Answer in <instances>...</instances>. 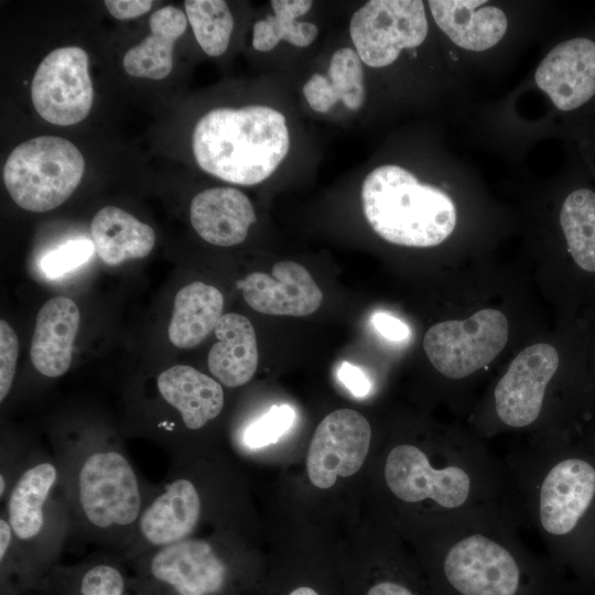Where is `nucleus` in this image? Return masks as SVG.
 I'll list each match as a JSON object with an SVG mask.
<instances>
[{"instance_id": "28", "label": "nucleus", "mask_w": 595, "mask_h": 595, "mask_svg": "<svg viewBox=\"0 0 595 595\" xmlns=\"http://www.w3.org/2000/svg\"><path fill=\"white\" fill-rule=\"evenodd\" d=\"M186 17L201 48L209 56L221 55L228 47L234 19L225 1L186 0Z\"/></svg>"}, {"instance_id": "7", "label": "nucleus", "mask_w": 595, "mask_h": 595, "mask_svg": "<svg viewBox=\"0 0 595 595\" xmlns=\"http://www.w3.org/2000/svg\"><path fill=\"white\" fill-rule=\"evenodd\" d=\"M365 217L382 239L426 248L443 242L456 225L455 205L437 187L398 165L372 170L361 187Z\"/></svg>"}, {"instance_id": "22", "label": "nucleus", "mask_w": 595, "mask_h": 595, "mask_svg": "<svg viewBox=\"0 0 595 595\" xmlns=\"http://www.w3.org/2000/svg\"><path fill=\"white\" fill-rule=\"evenodd\" d=\"M218 342L207 358L210 374L227 388L246 385L258 367V346L251 322L237 313L224 314L215 327Z\"/></svg>"}, {"instance_id": "20", "label": "nucleus", "mask_w": 595, "mask_h": 595, "mask_svg": "<svg viewBox=\"0 0 595 595\" xmlns=\"http://www.w3.org/2000/svg\"><path fill=\"white\" fill-rule=\"evenodd\" d=\"M190 219L205 241L223 247L242 242L256 214L249 198L232 187L199 192L191 202Z\"/></svg>"}, {"instance_id": "29", "label": "nucleus", "mask_w": 595, "mask_h": 595, "mask_svg": "<svg viewBox=\"0 0 595 595\" xmlns=\"http://www.w3.org/2000/svg\"><path fill=\"white\" fill-rule=\"evenodd\" d=\"M327 75L344 105L353 110L359 109L365 100V87L361 60L356 50L343 47L335 51Z\"/></svg>"}, {"instance_id": "8", "label": "nucleus", "mask_w": 595, "mask_h": 595, "mask_svg": "<svg viewBox=\"0 0 595 595\" xmlns=\"http://www.w3.org/2000/svg\"><path fill=\"white\" fill-rule=\"evenodd\" d=\"M224 545L192 537L125 561L138 595H241L249 574Z\"/></svg>"}, {"instance_id": "25", "label": "nucleus", "mask_w": 595, "mask_h": 595, "mask_svg": "<svg viewBox=\"0 0 595 595\" xmlns=\"http://www.w3.org/2000/svg\"><path fill=\"white\" fill-rule=\"evenodd\" d=\"M224 296L209 284L195 281L175 295L169 325L171 343L183 349L193 348L215 329L224 315Z\"/></svg>"}, {"instance_id": "11", "label": "nucleus", "mask_w": 595, "mask_h": 595, "mask_svg": "<svg viewBox=\"0 0 595 595\" xmlns=\"http://www.w3.org/2000/svg\"><path fill=\"white\" fill-rule=\"evenodd\" d=\"M349 33L361 62L370 67L388 66L403 48L425 40L424 4L419 0L368 1L353 14Z\"/></svg>"}, {"instance_id": "38", "label": "nucleus", "mask_w": 595, "mask_h": 595, "mask_svg": "<svg viewBox=\"0 0 595 595\" xmlns=\"http://www.w3.org/2000/svg\"><path fill=\"white\" fill-rule=\"evenodd\" d=\"M105 4L112 17L118 20L132 19L148 12L151 0H106Z\"/></svg>"}, {"instance_id": "34", "label": "nucleus", "mask_w": 595, "mask_h": 595, "mask_svg": "<svg viewBox=\"0 0 595 595\" xmlns=\"http://www.w3.org/2000/svg\"><path fill=\"white\" fill-rule=\"evenodd\" d=\"M303 95L310 107L317 112H327L339 99L328 79L321 74L312 75L303 86Z\"/></svg>"}, {"instance_id": "21", "label": "nucleus", "mask_w": 595, "mask_h": 595, "mask_svg": "<svg viewBox=\"0 0 595 595\" xmlns=\"http://www.w3.org/2000/svg\"><path fill=\"white\" fill-rule=\"evenodd\" d=\"M477 0H432L429 7L437 26L462 48L484 51L507 31V18L497 7Z\"/></svg>"}, {"instance_id": "6", "label": "nucleus", "mask_w": 595, "mask_h": 595, "mask_svg": "<svg viewBox=\"0 0 595 595\" xmlns=\"http://www.w3.org/2000/svg\"><path fill=\"white\" fill-rule=\"evenodd\" d=\"M1 505L21 556L18 588L23 594L36 592L47 573L61 563L72 536L71 515L52 453L35 446Z\"/></svg>"}, {"instance_id": "24", "label": "nucleus", "mask_w": 595, "mask_h": 595, "mask_svg": "<svg viewBox=\"0 0 595 595\" xmlns=\"http://www.w3.org/2000/svg\"><path fill=\"white\" fill-rule=\"evenodd\" d=\"M150 34L123 56L125 71L134 77L162 79L173 67V46L185 32L187 17L178 8L166 6L149 20Z\"/></svg>"}, {"instance_id": "39", "label": "nucleus", "mask_w": 595, "mask_h": 595, "mask_svg": "<svg viewBox=\"0 0 595 595\" xmlns=\"http://www.w3.org/2000/svg\"><path fill=\"white\" fill-rule=\"evenodd\" d=\"M0 595H25L13 583L0 580Z\"/></svg>"}, {"instance_id": "26", "label": "nucleus", "mask_w": 595, "mask_h": 595, "mask_svg": "<svg viewBox=\"0 0 595 595\" xmlns=\"http://www.w3.org/2000/svg\"><path fill=\"white\" fill-rule=\"evenodd\" d=\"M559 220L574 264L595 274V191L587 186L572 190L562 203Z\"/></svg>"}, {"instance_id": "15", "label": "nucleus", "mask_w": 595, "mask_h": 595, "mask_svg": "<svg viewBox=\"0 0 595 595\" xmlns=\"http://www.w3.org/2000/svg\"><path fill=\"white\" fill-rule=\"evenodd\" d=\"M536 82L559 110L589 104L595 98V40L581 35L559 43L538 66Z\"/></svg>"}, {"instance_id": "16", "label": "nucleus", "mask_w": 595, "mask_h": 595, "mask_svg": "<svg viewBox=\"0 0 595 595\" xmlns=\"http://www.w3.org/2000/svg\"><path fill=\"white\" fill-rule=\"evenodd\" d=\"M255 311L279 316H306L322 304L323 293L311 273L291 260L273 264L271 274L251 272L237 282Z\"/></svg>"}, {"instance_id": "32", "label": "nucleus", "mask_w": 595, "mask_h": 595, "mask_svg": "<svg viewBox=\"0 0 595 595\" xmlns=\"http://www.w3.org/2000/svg\"><path fill=\"white\" fill-rule=\"evenodd\" d=\"M19 354L18 336L3 320L0 321V401L3 403L13 386Z\"/></svg>"}, {"instance_id": "9", "label": "nucleus", "mask_w": 595, "mask_h": 595, "mask_svg": "<svg viewBox=\"0 0 595 595\" xmlns=\"http://www.w3.org/2000/svg\"><path fill=\"white\" fill-rule=\"evenodd\" d=\"M84 170V158L74 143L42 136L13 149L3 166V181L18 206L43 213L62 205L74 193Z\"/></svg>"}, {"instance_id": "3", "label": "nucleus", "mask_w": 595, "mask_h": 595, "mask_svg": "<svg viewBox=\"0 0 595 595\" xmlns=\"http://www.w3.org/2000/svg\"><path fill=\"white\" fill-rule=\"evenodd\" d=\"M507 520H475L429 530L436 595H547L543 566Z\"/></svg>"}, {"instance_id": "2", "label": "nucleus", "mask_w": 595, "mask_h": 595, "mask_svg": "<svg viewBox=\"0 0 595 595\" xmlns=\"http://www.w3.org/2000/svg\"><path fill=\"white\" fill-rule=\"evenodd\" d=\"M72 536L122 555L153 494L119 437L100 426H67L51 435Z\"/></svg>"}, {"instance_id": "5", "label": "nucleus", "mask_w": 595, "mask_h": 595, "mask_svg": "<svg viewBox=\"0 0 595 595\" xmlns=\"http://www.w3.org/2000/svg\"><path fill=\"white\" fill-rule=\"evenodd\" d=\"M192 143L202 170L229 183L255 185L283 161L290 137L280 111L252 105L210 110L197 121Z\"/></svg>"}, {"instance_id": "30", "label": "nucleus", "mask_w": 595, "mask_h": 595, "mask_svg": "<svg viewBox=\"0 0 595 595\" xmlns=\"http://www.w3.org/2000/svg\"><path fill=\"white\" fill-rule=\"evenodd\" d=\"M294 420L295 411L291 405L274 404L244 429L240 443L250 451L266 447L278 442Z\"/></svg>"}, {"instance_id": "17", "label": "nucleus", "mask_w": 595, "mask_h": 595, "mask_svg": "<svg viewBox=\"0 0 595 595\" xmlns=\"http://www.w3.org/2000/svg\"><path fill=\"white\" fill-rule=\"evenodd\" d=\"M155 390L162 407L176 414L190 455L183 433L197 432L220 415L225 405L223 386L192 366L175 365L156 377Z\"/></svg>"}, {"instance_id": "1", "label": "nucleus", "mask_w": 595, "mask_h": 595, "mask_svg": "<svg viewBox=\"0 0 595 595\" xmlns=\"http://www.w3.org/2000/svg\"><path fill=\"white\" fill-rule=\"evenodd\" d=\"M382 474L393 499L424 507L429 530L475 520L526 522L505 459L468 436H445L433 451L398 443L387 453Z\"/></svg>"}, {"instance_id": "37", "label": "nucleus", "mask_w": 595, "mask_h": 595, "mask_svg": "<svg viewBox=\"0 0 595 595\" xmlns=\"http://www.w3.org/2000/svg\"><path fill=\"white\" fill-rule=\"evenodd\" d=\"M338 379L355 397L361 398L369 393L371 387L369 379L359 367L348 361L340 364Z\"/></svg>"}, {"instance_id": "33", "label": "nucleus", "mask_w": 595, "mask_h": 595, "mask_svg": "<svg viewBox=\"0 0 595 595\" xmlns=\"http://www.w3.org/2000/svg\"><path fill=\"white\" fill-rule=\"evenodd\" d=\"M22 575L21 556L13 531L0 513V580L19 586Z\"/></svg>"}, {"instance_id": "23", "label": "nucleus", "mask_w": 595, "mask_h": 595, "mask_svg": "<svg viewBox=\"0 0 595 595\" xmlns=\"http://www.w3.org/2000/svg\"><path fill=\"white\" fill-rule=\"evenodd\" d=\"M90 235L95 252L109 266L145 258L155 244L154 230L149 225L115 206L102 207L96 213Z\"/></svg>"}, {"instance_id": "10", "label": "nucleus", "mask_w": 595, "mask_h": 595, "mask_svg": "<svg viewBox=\"0 0 595 595\" xmlns=\"http://www.w3.org/2000/svg\"><path fill=\"white\" fill-rule=\"evenodd\" d=\"M508 335L505 314L483 309L465 320L434 324L424 335L423 348L442 376L457 381L487 366L504 349Z\"/></svg>"}, {"instance_id": "12", "label": "nucleus", "mask_w": 595, "mask_h": 595, "mask_svg": "<svg viewBox=\"0 0 595 595\" xmlns=\"http://www.w3.org/2000/svg\"><path fill=\"white\" fill-rule=\"evenodd\" d=\"M559 367V353L550 344H533L520 351L493 390L495 421L510 430L538 425Z\"/></svg>"}, {"instance_id": "18", "label": "nucleus", "mask_w": 595, "mask_h": 595, "mask_svg": "<svg viewBox=\"0 0 595 595\" xmlns=\"http://www.w3.org/2000/svg\"><path fill=\"white\" fill-rule=\"evenodd\" d=\"M42 595H138L127 562L108 551L56 564L40 583Z\"/></svg>"}, {"instance_id": "14", "label": "nucleus", "mask_w": 595, "mask_h": 595, "mask_svg": "<svg viewBox=\"0 0 595 595\" xmlns=\"http://www.w3.org/2000/svg\"><path fill=\"white\" fill-rule=\"evenodd\" d=\"M371 442V426L358 411L338 409L328 413L313 434L306 469L318 488L332 487L337 477H349L364 465Z\"/></svg>"}, {"instance_id": "35", "label": "nucleus", "mask_w": 595, "mask_h": 595, "mask_svg": "<svg viewBox=\"0 0 595 595\" xmlns=\"http://www.w3.org/2000/svg\"><path fill=\"white\" fill-rule=\"evenodd\" d=\"M363 595H422L403 576L383 575L364 587Z\"/></svg>"}, {"instance_id": "13", "label": "nucleus", "mask_w": 595, "mask_h": 595, "mask_svg": "<svg viewBox=\"0 0 595 595\" xmlns=\"http://www.w3.org/2000/svg\"><path fill=\"white\" fill-rule=\"evenodd\" d=\"M31 98L37 113L53 125L73 126L84 120L94 99L87 53L67 46L47 54L32 79Z\"/></svg>"}, {"instance_id": "27", "label": "nucleus", "mask_w": 595, "mask_h": 595, "mask_svg": "<svg viewBox=\"0 0 595 595\" xmlns=\"http://www.w3.org/2000/svg\"><path fill=\"white\" fill-rule=\"evenodd\" d=\"M313 2L310 0H272L274 15H267L253 25L252 46L260 52L271 51L283 40L294 46L305 47L317 37L318 29L311 22H299Z\"/></svg>"}, {"instance_id": "36", "label": "nucleus", "mask_w": 595, "mask_h": 595, "mask_svg": "<svg viewBox=\"0 0 595 595\" xmlns=\"http://www.w3.org/2000/svg\"><path fill=\"white\" fill-rule=\"evenodd\" d=\"M375 329L391 342H403L410 336L409 326L398 317L378 312L371 316Z\"/></svg>"}, {"instance_id": "31", "label": "nucleus", "mask_w": 595, "mask_h": 595, "mask_svg": "<svg viewBox=\"0 0 595 595\" xmlns=\"http://www.w3.org/2000/svg\"><path fill=\"white\" fill-rule=\"evenodd\" d=\"M94 251V244L87 239L69 240L46 253L41 269L46 277L57 278L87 262Z\"/></svg>"}, {"instance_id": "4", "label": "nucleus", "mask_w": 595, "mask_h": 595, "mask_svg": "<svg viewBox=\"0 0 595 595\" xmlns=\"http://www.w3.org/2000/svg\"><path fill=\"white\" fill-rule=\"evenodd\" d=\"M560 439L505 458L524 515L555 560L574 555L595 512V462Z\"/></svg>"}, {"instance_id": "19", "label": "nucleus", "mask_w": 595, "mask_h": 595, "mask_svg": "<svg viewBox=\"0 0 595 595\" xmlns=\"http://www.w3.org/2000/svg\"><path fill=\"white\" fill-rule=\"evenodd\" d=\"M79 322V310L69 298L54 296L40 309L30 346L31 361L37 372L47 378L66 374Z\"/></svg>"}]
</instances>
